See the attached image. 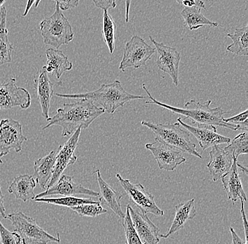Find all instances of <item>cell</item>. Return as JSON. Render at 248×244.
Returning a JSON list of instances; mask_svg holds the SVG:
<instances>
[{"label": "cell", "mask_w": 248, "mask_h": 244, "mask_svg": "<svg viewBox=\"0 0 248 244\" xmlns=\"http://www.w3.org/2000/svg\"><path fill=\"white\" fill-rule=\"evenodd\" d=\"M209 161L207 165L214 182L218 181L230 171L233 155L227 148L217 145L209 152Z\"/></svg>", "instance_id": "cell-16"}, {"label": "cell", "mask_w": 248, "mask_h": 244, "mask_svg": "<svg viewBox=\"0 0 248 244\" xmlns=\"http://www.w3.org/2000/svg\"><path fill=\"white\" fill-rule=\"evenodd\" d=\"M4 3H5L4 0H0V7H2V5Z\"/></svg>", "instance_id": "cell-44"}, {"label": "cell", "mask_w": 248, "mask_h": 244, "mask_svg": "<svg viewBox=\"0 0 248 244\" xmlns=\"http://www.w3.org/2000/svg\"><path fill=\"white\" fill-rule=\"evenodd\" d=\"M81 217H96L108 213V210L101 205L100 202L94 204H83L71 208Z\"/></svg>", "instance_id": "cell-31"}, {"label": "cell", "mask_w": 248, "mask_h": 244, "mask_svg": "<svg viewBox=\"0 0 248 244\" xmlns=\"http://www.w3.org/2000/svg\"><path fill=\"white\" fill-rule=\"evenodd\" d=\"M105 111L97 107L92 101L78 100L77 102L64 103L63 108L57 109V114L48 118V124L43 128L46 129L54 126L62 128V137L73 134L78 128L87 129Z\"/></svg>", "instance_id": "cell-1"}, {"label": "cell", "mask_w": 248, "mask_h": 244, "mask_svg": "<svg viewBox=\"0 0 248 244\" xmlns=\"http://www.w3.org/2000/svg\"><path fill=\"white\" fill-rule=\"evenodd\" d=\"M81 131V128H78L64 144L59 146L53 174L46 189H49L58 181L67 167L72 166L77 162L78 158L75 155V150L77 149Z\"/></svg>", "instance_id": "cell-11"}, {"label": "cell", "mask_w": 248, "mask_h": 244, "mask_svg": "<svg viewBox=\"0 0 248 244\" xmlns=\"http://www.w3.org/2000/svg\"><path fill=\"white\" fill-rule=\"evenodd\" d=\"M40 27L45 44L57 49L74 40L72 27L57 4L53 14L42 21Z\"/></svg>", "instance_id": "cell-5"}, {"label": "cell", "mask_w": 248, "mask_h": 244, "mask_svg": "<svg viewBox=\"0 0 248 244\" xmlns=\"http://www.w3.org/2000/svg\"><path fill=\"white\" fill-rule=\"evenodd\" d=\"M230 232L232 234V244H247L243 239H240L233 228H230Z\"/></svg>", "instance_id": "cell-39"}, {"label": "cell", "mask_w": 248, "mask_h": 244, "mask_svg": "<svg viewBox=\"0 0 248 244\" xmlns=\"http://www.w3.org/2000/svg\"><path fill=\"white\" fill-rule=\"evenodd\" d=\"M35 1L34 0H32V1H29L27 3V6H26V10H25L24 14H23V16H26L28 15V14H29V11H30V9L32 8V4H35Z\"/></svg>", "instance_id": "cell-41"}, {"label": "cell", "mask_w": 248, "mask_h": 244, "mask_svg": "<svg viewBox=\"0 0 248 244\" xmlns=\"http://www.w3.org/2000/svg\"><path fill=\"white\" fill-rule=\"evenodd\" d=\"M46 70L47 72L54 74L58 80L61 78L65 71H71L73 64L69 61L63 52L54 48H49L46 51Z\"/></svg>", "instance_id": "cell-24"}, {"label": "cell", "mask_w": 248, "mask_h": 244, "mask_svg": "<svg viewBox=\"0 0 248 244\" xmlns=\"http://www.w3.org/2000/svg\"><path fill=\"white\" fill-rule=\"evenodd\" d=\"M150 40L155 46V49L158 52L156 66L161 71L167 72L172 79L173 84L178 86V69H179L181 55L175 48L165 45L164 43H158L150 36Z\"/></svg>", "instance_id": "cell-13"}, {"label": "cell", "mask_w": 248, "mask_h": 244, "mask_svg": "<svg viewBox=\"0 0 248 244\" xmlns=\"http://www.w3.org/2000/svg\"><path fill=\"white\" fill-rule=\"evenodd\" d=\"M35 88L38 95V100L42 109V115L47 120L49 118L51 101L54 95V84L49 78L46 66H43L37 72L35 78Z\"/></svg>", "instance_id": "cell-18"}, {"label": "cell", "mask_w": 248, "mask_h": 244, "mask_svg": "<svg viewBox=\"0 0 248 244\" xmlns=\"http://www.w3.org/2000/svg\"><path fill=\"white\" fill-rule=\"evenodd\" d=\"M240 204H241V208H240V213H241L242 219H243V228H244V232H245V242L246 243L248 244V222L247 221V217H246V212H245L244 210V202L242 199H240Z\"/></svg>", "instance_id": "cell-38"}, {"label": "cell", "mask_w": 248, "mask_h": 244, "mask_svg": "<svg viewBox=\"0 0 248 244\" xmlns=\"http://www.w3.org/2000/svg\"><path fill=\"white\" fill-rule=\"evenodd\" d=\"M40 0H38V1H35V7H37L38 6V4H40Z\"/></svg>", "instance_id": "cell-45"}, {"label": "cell", "mask_w": 248, "mask_h": 244, "mask_svg": "<svg viewBox=\"0 0 248 244\" xmlns=\"http://www.w3.org/2000/svg\"><path fill=\"white\" fill-rule=\"evenodd\" d=\"M184 18V26L188 28L189 30H194L209 26L210 27H217V22L211 21L201 13V9L197 8H184L181 13Z\"/></svg>", "instance_id": "cell-26"}, {"label": "cell", "mask_w": 248, "mask_h": 244, "mask_svg": "<svg viewBox=\"0 0 248 244\" xmlns=\"http://www.w3.org/2000/svg\"><path fill=\"white\" fill-rule=\"evenodd\" d=\"M227 36L232 40L227 51L237 56L248 55V26L241 29H235L233 33H228Z\"/></svg>", "instance_id": "cell-27"}, {"label": "cell", "mask_w": 248, "mask_h": 244, "mask_svg": "<svg viewBox=\"0 0 248 244\" xmlns=\"http://www.w3.org/2000/svg\"><path fill=\"white\" fill-rule=\"evenodd\" d=\"M94 173L97 174V180L98 182L99 187H100V203H103L108 206L116 215L119 216L122 220L124 218L125 214L122 209V201L123 195L120 193L116 191L114 188L108 185L101 176L100 171L97 169L94 171Z\"/></svg>", "instance_id": "cell-20"}, {"label": "cell", "mask_w": 248, "mask_h": 244, "mask_svg": "<svg viewBox=\"0 0 248 244\" xmlns=\"http://www.w3.org/2000/svg\"><path fill=\"white\" fill-rule=\"evenodd\" d=\"M36 181L29 174L17 176L9 186L8 191L14 194L17 199L23 202L29 201L35 199L34 189L36 187Z\"/></svg>", "instance_id": "cell-23"}, {"label": "cell", "mask_w": 248, "mask_h": 244, "mask_svg": "<svg viewBox=\"0 0 248 244\" xmlns=\"http://www.w3.org/2000/svg\"><path fill=\"white\" fill-rule=\"evenodd\" d=\"M31 105L30 93L16 86V79L11 78L7 83L0 84V111L15 107L26 110Z\"/></svg>", "instance_id": "cell-10"}, {"label": "cell", "mask_w": 248, "mask_h": 244, "mask_svg": "<svg viewBox=\"0 0 248 244\" xmlns=\"http://www.w3.org/2000/svg\"><path fill=\"white\" fill-rule=\"evenodd\" d=\"M237 166H238V168H240V169H241V171H243L245 174H248V168H246V167L241 166L238 162V163H237Z\"/></svg>", "instance_id": "cell-43"}, {"label": "cell", "mask_w": 248, "mask_h": 244, "mask_svg": "<svg viewBox=\"0 0 248 244\" xmlns=\"http://www.w3.org/2000/svg\"><path fill=\"white\" fill-rule=\"evenodd\" d=\"M97 8L103 9L104 11H108L110 8H116V3L114 0H94L93 1Z\"/></svg>", "instance_id": "cell-36"}, {"label": "cell", "mask_w": 248, "mask_h": 244, "mask_svg": "<svg viewBox=\"0 0 248 244\" xmlns=\"http://www.w3.org/2000/svg\"><path fill=\"white\" fill-rule=\"evenodd\" d=\"M116 29L117 26L115 21L108 13V11H104L102 35H103L104 41L108 46L110 54H113L115 49Z\"/></svg>", "instance_id": "cell-28"}, {"label": "cell", "mask_w": 248, "mask_h": 244, "mask_svg": "<svg viewBox=\"0 0 248 244\" xmlns=\"http://www.w3.org/2000/svg\"><path fill=\"white\" fill-rule=\"evenodd\" d=\"M141 126L151 129L156 136L155 138L164 143L176 148L181 152L187 153L199 158H202L197 151L196 144L190 140V134L186 129H183L179 123L155 124L142 120Z\"/></svg>", "instance_id": "cell-4"}, {"label": "cell", "mask_w": 248, "mask_h": 244, "mask_svg": "<svg viewBox=\"0 0 248 244\" xmlns=\"http://www.w3.org/2000/svg\"><path fill=\"white\" fill-rule=\"evenodd\" d=\"M155 52V48L147 44L142 38L139 35H133L125 44L119 69L125 72L128 68L139 69L146 64Z\"/></svg>", "instance_id": "cell-8"}, {"label": "cell", "mask_w": 248, "mask_h": 244, "mask_svg": "<svg viewBox=\"0 0 248 244\" xmlns=\"http://www.w3.org/2000/svg\"><path fill=\"white\" fill-rule=\"evenodd\" d=\"M127 208L129 211L133 228L141 240L146 244H159V229L150 220L148 215L138 208L134 209L129 203L127 205Z\"/></svg>", "instance_id": "cell-14"}, {"label": "cell", "mask_w": 248, "mask_h": 244, "mask_svg": "<svg viewBox=\"0 0 248 244\" xmlns=\"http://www.w3.org/2000/svg\"><path fill=\"white\" fill-rule=\"evenodd\" d=\"M142 87L148 95L147 97L150 100V101L145 102L146 104L157 105L160 107L171 111L173 114H180L183 116H185L186 118L191 120L193 124L198 125V126L214 127L216 128L221 127L232 130H238L236 126L225 123L224 121V115L228 112H225L221 107H211V100L206 101L204 103H201L196 100H192L186 103L184 108L180 109L157 101L149 92L145 84H143Z\"/></svg>", "instance_id": "cell-2"}, {"label": "cell", "mask_w": 248, "mask_h": 244, "mask_svg": "<svg viewBox=\"0 0 248 244\" xmlns=\"http://www.w3.org/2000/svg\"><path fill=\"white\" fill-rule=\"evenodd\" d=\"M0 242L1 244H21V239L15 231H9L0 221Z\"/></svg>", "instance_id": "cell-34"}, {"label": "cell", "mask_w": 248, "mask_h": 244, "mask_svg": "<svg viewBox=\"0 0 248 244\" xmlns=\"http://www.w3.org/2000/svg\"><path fill=\"white\" fill-rule=\"evenodd\" d=\"M15 228V231L19 235L23 244H47L49 242L60 244V234L57 237L49 234L40 228L35 219L23 212L11 213L7 216Z\"/></svg>", "instance_id": "cell-6"}, {"label": "cell", "mask_w": 248, "mask_h": 244, "mask_svg": "<svg viewBox=\"0 0 248 244\" xmlns=\"http://www.w3.org/2000/svg\"><path fill=\"white\" fill-rule=\"evenodd\" d=\"M36 202L46 203L48 204L60 205V206L67 207L71 208L73 207L83 204H94L99 203L91 199H80L75 197H63L61 198H40L35 199Z\"/></svg>", "instance_id": "cell-29"}, {"label": "cell", "mask_w": 248, "mask_h": 244, "mask_svg": "<svg viewBox=\"0 0 248 244\" xmlns=\"http://www.w3.org/2000/svg\"><path fill=\"white\" fill-rule=\"evenodd\" d=\"M75 194H83V195L93 197H100L99 193L96 192L93 190L87 189L80 184L76 183L74 181V177L71 176L62 174L58 181L56 182L53 186L51 187L49 189H46L44 192L40 193L35 196V199L55 195L72 197Z\"/></svg>", "instance_id": "cell-15"}, {"label": "cell", "mask_w": 248, "mask_h": 244, "mask_svg": "<svg viewBox=\"0 0 248 244\" xmlns=\"http://www.w3.org/2000/svg\"><path fill=\"white\" fill-rule=\"evenodd\" d=\"M56 96L62 98L83 100L96 102L102 106V109L108 114H114L119 107H122L125 103L133 100H144L145 96L132 95L124 89L122 83L115 80L109 84L102 85L100 88L93 92L85 93L65 95L56 94Z\"/></svg>", "instance_id": "cell-3"}, {"label": "cell", "mask_w": 248, "mask_h": 244, "mask_svg": "<svg viewBox=\"0 0 248 244\" xmlns=\"http://www.w3.org/2000/svg\"><path fill=\"white\" fill-rule=\"evenodd\" d=\"M123 220L122 225L125 232V244H146L141 240L140 238L136 233V230L133 228L129 211L127 207L126 212Z\"/></svg>", "instance_id": "cell-32"}, {"label": "cell", "mask_w": 248, "mask_h": 244, "mask_svg": "<svg viewBox=\"0 0 248 244\" xmlns=\"http://www.w3.org/2000/svg\"><path fill=\"white\" fill-rule=\"evenodd\" d=\"M56 3L58 4L60 10L66 11L77 7L79 1L78 0H71V1H56Z\"/></svg>", "instance_id": "cell-37"}, {"label": "cell", "mask_w": 248, "mask_h": 244, "mask_svg": "<svg viewBox=\"0 0 248 244\" xmlns=\"http://www.w3.org/2000/svg\"><path fill=\"white\" fill-rule=\"evenodd\" d=\"M176 2L184 8L206 9L204 3L201 0H176Z\"/></svg>", "instance_id": "cell-35"}, {"label": "cell", "mask_w": 248, "mask_h": 244, "mask_svg": "<svg viewBox=\"0 0 248 244\" xmlns=\"http://www.w3.org/2000/svg\"><path fill=\"white\" fill-rule=\"evenodd\" d=\"M238 159L233 157L232 164L230 171L221 178L224 189L227 194L228 199L235 203L237 201L242 199L243 201H247V197L243 189L241 182V177L237 166Z\"/></svg>", "instance_id": "cell-19"}, {"label": "cell", "mask_w": 248, "mask_h": 244, "mask_svg": "<svg viewBox=\"0 0 248 244\" xmlns=\"http://www.w3.org/2000/svg\"><path fill=\"white\" fill-rule=\"evenodd\" d=\"M175 209H176V213H175L174 219L168 231L165 234H160V238L162 239H168L170 236L184 228L186 222L193 220L197 215L194 199L176 205Z\"/></svg>", "instance_id": "cell-21"}, {"label": "cell", "mask_w": 248, "mask_h": 244, "mask_svg": "<svg viewBox=\"0 0 248 244\" xmlns=\"http://www.w3.org/2000/svg\"><path fill=\"white\" fill-rule=\"evenodd\" d=\"M228 149L232 153L233 157L238 159L242 154H247L248 153V134L243 132L236 137H234L231 141L230 144L226 146Z\"/></svg>", "instance_id": "cell-30"}, {"label": "cell", "mask_w": 248, "mask_h": 244, "mask_svg": "<svg viewBox=\"0 0 248 244\" xmlns=\"http://www.w3.org/2000/svg\"><path fill=\"white\" fill-rule=\"evenodd\" d=\"M58 150V148L53 150L46 157L35 160L34 163V176L35 177V181L43 189H46L47 184L52 178Z\"/></svg>", "instance_id": "cell-22"}, {"label": "cell", "mask_w": 248, "mask_h": 244, "mask_svg": "<svg viewBox=\"0 0 248 244\" xmlns=\"http://www.w3.org/2000/svg\"><path fill=\"white\" fill-rule=\"evenodd\" d=\"M131 2V1H125V4H126V6H125V12H126V14H125V21H126V23L128 22V18H129V9Z\"/></svg>", "instance_id": "cell-42"}, {"label": "cell", "mask_w": 248, "mask_h": 244, "mask_svg": "<svg viewBox=\"0 0 248 244\" xmlns=\"http://www.w3.org/2000/svg\"><path fill=\"white\" fill-rule=\"evenodd\" d=\"M3 162H2V160H1V159H0V164H1V163H2Z\"/></svg>", "instance_id": "cell-46"}, {"label": "cell", "mask_w": 248, "mask_h": 244, "mask_svg": "<svg viewBox=\"0 0 248 244\" xmlns=\"http://www.w3.org/2000/svg\"><path fill=\"white\" fill-rule=\"evenodd\" d=\"M145 148L151 151L160 170L173 171L178 166L186 161L181 151L158 139L155 138L154 143L145 144Z\"/></svg>", "instance_id": "cell-12"}, {"label": "cell", "mask_w": 248, "mask_h": 244, "mask_svg": "<svg viewBox=\"0 0 248 244\" xmlns=\"http://www.w3.org/2000/svg\"><path fill=\"white\" fill-rule=\"evenodd\" d=\"M177 121L189 133L193 134L198 140L202 151L222 144H229L232 141L229 137L217 133V128L214 127L189 126L184 123L181 118H178Z\"/></svg>", "instance_id": "cell-17"}, {"label": "cell", "mask_w": 248, "mask_h": 244, "mask_svg": "<svg viewBox=\"0 0 248 244\" xmlns=\"http://www.w3.org/2000/svg\"><path fill=\"white\" fill-rule=\"evenodd\" d=\"M5 208H4V199L2 191H1V186H0V215L2 218L7 219V215L5 213Z\"/></svg>", "instance_id": "cell-40"}, {"label": "cell", "mask_w": 248, "mask_h": 244, "mask_svg": "<svg viewBox=\"0 0 248 244\" xmlns=\"http://www.w3.org/2000/svg\"><path fill=\"white\" fill-rule=\"evenodd\" d=\"M248 111L246 109L240 114L229 118H224L225 123L234 125L238 128V130L248 132Z\"/></svg>", "instance_id": "cell-33"}, {"label": "cell", "mask_w": 248, "mask_h": 244, "mask_svg": "<svg viewBox=\"0 0 248 244\" xmlns=\"http://www.w3.org/2000/svg\"><path fill=\"white\" fill-rule=\"evenodd\" d=\"M116 177L128 196L130 204H133L141 212L151 213L156 216H163L164 212L155 203V196L145 189L141 184H134L129 180H125L120 174H116Z\"/></svg>", "instance_id": "cell-7"}, {"label": "cell", "mask_w": 248, "mask_h": 244, "mask_svg": "<svg viewBox=\"0 0 248 244\" xmlns=\"http://www.w3.org/2000/svg\"><path fill=\"white\" fill-rule=\"evenodd\" d=\"M21 123L15 119H3L0 122V157H5L12 149L18 153L27 141Z\"/></svg>", "instance_id": "cell-9"}, {"label": "cell", "mask_w": 248, "mask_h": 244, "mask_svg": "<svg viewBox=\"0 0 248 244\" xmlns=\"http://www.w3.org/2000/svg\"><path fill=\"white\" fill-rule=\"evenodd\" d=\"M7 10L5 7L0 9V66L12 61L14 47L9 43L7 29Z\"/></svg>", "instance_id": "cell-25"}]
</instances>
